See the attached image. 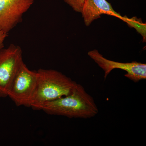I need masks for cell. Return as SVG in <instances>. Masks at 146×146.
<instances>
[{
	"mask_svg": "<svg viewBox=\"0 0 146 146\" xmlns=\"http://www.w3.org/2000/svg\"><path fill=\"white\" fill-rule=\"evenodd\" d=\"M39 110L48 115L84 119L94 117L99 112L94 98L78 83L71 94L46 103Z\"/></svg>",
	"mask_w": 146,
	"mask_h": 146,
	"instance_id": "cell-1",
	"label": "cell"
},
{
	"mask_svg": "<svg viewBox=\"0 0 146 146\" xmlns=\"http://www.w3.org/2000/svg\"><path fill=\"white\" fill-rule=\"evenodd\" d=\"M36 72L37 83L30 106L35 110H39L46 103L71 94L78 84L56 70L40 69Z\"/></svg>",
	"mask_w": 146,
	"mask_h": 146,
	"instance_id": "cell-2",
	"label": "cell"
},
{
	"mask_svg": "<svg viewBox=\"0 0 146 146\" xmlns=\"http://www.w3.org/2000/svg\"><path fill=\"white\" fill-rule=\"evenodd\" d=\"M37 80V72L30 70L23 61L9 89L7 97L16 106L30 107Z\"/></svg>",
	"mask_w": 146,
	"mask_h": 146,
	"instance_id": "cell-3",
	"label": "cell"
},
{
	"mask_svg": "<svg viewBox=\"0 0 146 146\" xmlns=\"http://www.w3.org/2000/svg\"><path fill=\"white\" fill-rule=\"evenodd\" d=\"M21 47L11 44L0 50V98L7 97L9 89L23 60Z\"/></svg>",
	"mask_w": 146,
	"mask_h": 146,
	"instance_id": "cell-4",
	"label": "cell"
},
{
	"mask_svg": "<svg viewBox=\"0 0 146 146\" xmlns=\"http://www.w3.org/2000/svg\"><path fill=\"white\" fill-rule=\"evenodd\" d=\"M81 13L84 24L87 27L89 26L94 21L100 18L103 14L119 18L137 31L141 30L143 26V22L136 17L129 18L121 16L113 9L106 0H85Z\"/></svg>",
	"mask_w": 146,
	"mask_h": 146,
	"instance_id": "cell-5",
	"label": "cell"
},
{
	"mask_svg": "<svg viewBox=\"0 0 146 146\" xmlns=\"http://www.w3.org/2000/svg\"><path fill=\"white\" fill-rule=\"evenodd\" d=\"M88 55L104 72V80L111 71L115 69L125 71V76L137 83L146 79V64L133 61L131 63H121L108 60L104 57L98 51L95 49L90 51Z\"/></svg>",
	"mask_w": 146,
	"mask_h": 146,
	"instance_id": "cell-6",
	"label": "cell"
},
{
	"mask_svg": "<svg viewBox=\"0 0 146 146\" xmlns=\"http://www.w3.org/2000/svg\"><path fill=\"white\" fill-rule=\"evenodd\" d=\"M34 0H0V31L8 34L23 20Z\"/></svg>",
	"mask_w": 146,
	"mask_h": 146,
	"instance_id": "cell-7",
	"label": "cell"
},
{
	"mask_svg": "<svg viewBox=\"0 0 146 146\" xmlns=\"http://www.w3.org/2000/svg\"><path fill=\"white\" fill-rule=\"evenodd\" d=\"M76 12L81 13L85 0H64Z\"/></svg>",
	"mask_w": 146,
	"mask_h": 146,
	"instance_id": "cell-8",
	"label": "cell"
},
{
	"mask_svg": "<svg viewBox=\"0 0 146 146\" xmlns=\"http://www.w3.org/2000/svg\"><path fill=\"white\" fill-rule=\"evenodd\" d=\"M7 36V34L3 31H0V50L3 48L4 42Z\"/></svg>",
	"mask_w": 146,
	"mask_h": 146,
	"instance_id": "cell-9",
	"label": "cell"
}]
</instances>
